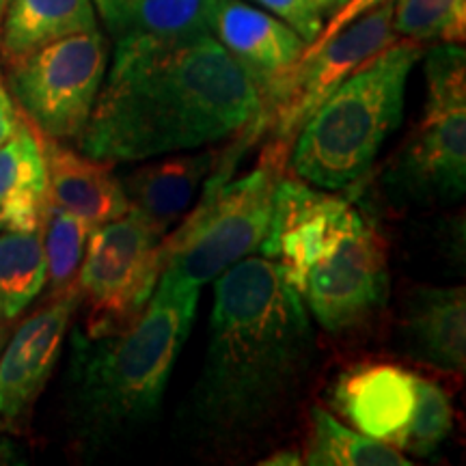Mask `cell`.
<instances>
[{
  "label": "cell",
  "mask_w": 466,
  "mask_h": 466,
  "mask_svg": "<svg viewBox=\"0 0 466 466\" xmlns=\"http://www.w3.org/2000/svg\"><path fill=\"white\" fill-rule=\"evenodd\" d=\"M425 78H428V102H425L423 119L466 108V58L462 46H434L425 56Z\"/></svg>",
  "instance_id": "d4e9b609"
},
{
  "label": "cell",
  "mask_w": 466,
  "mask_h": 466,
  "mask_svg": "<svg viewBox=\"0 0 466 466\" xmlns=\"http://www.w3.org/2000/svg\"><path fill=\"white\" fill-rule=\"evenodd\" d=\"M421 55L415 42H395L343 80L300 127L294 173L322 190L357 182L400 126L408 76Z\"/></svg>",
  "instance_id": "5b68a950"
},
{
  "label": "cell",
  "mask_w": 466,
  "mask_h": 466,
  "mask_svg": "<svg viewBox=\"0 0 466 466\" xmlns=\"http://www.w3.org/2000/svg\"><path fill=\"white\" fill-rule=\"evenodd\" d=\"M165 238L134 209L91 231L74 283L85 335H106L143 311L165 268Z\"/></svg>",
  "instance_id": "52a82bcc"
},
{
  "label": "cell",
  "mask_w": 466,
  "mask_h": 466,
  "mask_svg": "<svg viewBox=\"0 0 466 466\" xmlns=\"http://www.w3.org/2000/svg\"><path fill=\"white\" fill-rule=\"evenodd\" d=\"M7 5H9V0H0V25H3V15H5V11H7Z\"/></svg>",
  "instance_id": "1f68e13d"
},
{
  "label": "cell",
  "mask_w": 466,
  "mask_h": 466,
  "mask_svg": "<svg viewBox=\"0 0 466 466\" xmlns=\"http://www.w3.org/2000/svg\"><path fill=\"white\" fill-rule=\"evenodd\" d=\"M106 63L108 46L97 28L74 33L11 61L7 91L42 137L72 141L89 121Z\"/></svg>",
  "instance_id": "ba28073f"
},
{
  "label": "cell",
  "mask_w": 466,
  "mask_h": 466,
  "mask_svg": "<svg viewBox=\"0 0 466 466\" xmlns=\"http://www.w3.org/2000/svg\"><path fill=\"white\" fill-rule=\"evenodd\" d=\"M258 3L270 9L289 28H294L307 46L316 42L319 31L324 28L322 14L311 0H258Z\"/></svg>",
  "instance_id": "484cf974"
},
{
  "label": "cell",
  "mask_w": 466,
  "mask_h": 466,
  "mask_svg": "<svg viewBox=\"0 0 466 466\" xmlns=\"http://www.w3.org/2000/svg\"><path fill=\"white\" fill-rule=\"evenodd\" d=\"M395 175L419 199H460L466 188V108L423 119L401 151Z\"/></svg>",
  "instance_id": "4fadbf2b"
},
{
  "label": "cell",
  "mask_w": 466,
  "mask_h": 466,
  "mask_svg": "<svg viewBox=\"0 0 466 466\" xmlns=\"http://www.w3.org/2000/svg\"><path fill=\"white\" fill-rule=\"evenodd\" d=\"M417 401V376L395 365H359L335 387V404L359 432L400 447Z\"/></svg>",
  "instance_id": "7c38bea8"
},
{
  "label": "cell",
  "mask_w": 466,
  "mask_h": 466,
  "mask_svg": "<svg viewBox=\"0 0 466 466\" xmlns=\"http://www.w3.org/2000/svg\"><path fill=\"white\" fill-rule=\"evenodd\" d=\"M46 259L42 231L0 233V307L11 322L42 294Z\"/></svg>",
  "instance_id": "44dd1931"
},
{
  "label": "cell",
  "mask_w": 466,
  "mask_h": 466,
  "mask_svg": "<svg viewBox=\"0 0 466 466\" xmlns=\"http://www.w3.org/2000/svg\"><path fill=\"white\" fill-rule=\"evenodd\" d=\"M199 288L162 270L143 311L121 329L89 337L74 330L67 417L86 445H104L158 412L173 365L195 319Z\"/></svg>",
  "instance_id": "3957f363"
},
{
  "label": "cell",
  "mask_w": 466,
  "mask_h": 466,
  "mask_svg": "<svg viewBox=\"0 0 466 466\" xmlns=\"http://www.w3.org/2000/svg\"><path fill=\"white\" fill-rule=\"evenodd\" d=\"M42 145L48 167V201L83 218L91 229L124 217L130 209L124 186L110 171V162L76 154L61 141L46 137Z\"/></svg>",
  "instance_id": "5bb4252c"
},
{
  "label": "cell",
  "mask_w": 466,
  "mask_h": 466,
  "mask_svg": "<svg viewBox=\"0 0 466 466\" xmlns=\"http://www.w3.org/2000/svg\"><path fill=\"white\" fill-rule=\"evenodd\" d=\"M217 160L218 156L214 151H201L190 156H168L165 160L134 168L121 182L130 209L167 236V231L184 218L197 201L201 186L217 168Z\"/></svg>",
  "instance_id": "9a60e30c"
},
{
  "label": "cell",
  "mask_w": 466,
  "mask_h": 466,
  "mask_svg": "<svg viewBox=\"0 0 466 466\" xmlns=\"http://www.w3.org/2000/svg\"><path fill=\"white\" fill-rule=\"evenodd\" d=\"M311 3L316 5V9L324 15V14H335V11H339L348 0H311Z\"/></svg>",
  "instance_id": "f546056e"
},
{
  "label": "cell",
  "mask_w": 466,
  "mask_h": 466,
  "mask_svg": "<svg viewBox=\"0 0 466 466\" xmlns=\"http://www.w3.org/2000/svg\"><path fill=\"white\" fill-rule=\"evenodd\" d=\"M404 341L410 354L439 370L460 374L466 363L464 288H421L404 316Z\"/></svg>",
  "instance_id": "e0dca14e"
},
{
  "label": "cell",
  "mask_w": 466,
  "mask_h": 466,
  "mask_svg": "<svg viewBox=\"0 0 466 466\" xmlns=\"http://www.w3.org/2000/svg\"><path fill=\"white\" fill-rule=\"evenodd\" d=\"M302 462L299 453L294 451H279L275 456H270L268 460H264V466H299Z\"/></svg>",
  "instance_id": "f1b7e54d"
},
{
  "label": "cell",
  "mask_w": 466,
  "mask_h": 466,
  "mask_svg": "<svg viewBox=\"0 0 466 466\" xmlns=\"http://www.w3.org/2000/svg\"><path fill=\"white\" fill-rule=\"evenodd\" d=\"M3 322H7V319H5V313H3V307H0V324Z\"/></svg>",
  "instance_id": "d6a6232c"
},
{
  "label": "cell",
  "mask_w": 466,
  "mask_h": 466,
  "mask_svg": "<svg viewBox=\"0 0 466 466\" xmlns=\"http://www.w3.org/2000/svg\"><path fill=\"white\" fill-rule=\"evenodd\" d=\"M395 42L393 3H384L357 17L324 44L305 48L266 104L264 121L275 126L279 141H291L343 80Z\"/></svg>",
  "instance_id": "9c48e42d"
},
{
  "label": "cell",
  "mask_w": 466,
  "mask_h": 466,
  "mask_svg": "<svg viewBox=\"0 0 466 466\" xmlns=\"http://www.w3.org/2000/svg\"><path fill=\"white\" fill-rule=\"evenodd\" d=\"M78 309L72 288L25 319L0 350V419L17 421L35 404L61 357L67 329Z\"/></svg>",
  "instance_id": "30bf717a"
},
{
  "label": "cell",
  "mask_w": 466,
  "mask_h": 466,
  "mask_svg": "<svg viewBox=\"0 0 466 466\" xmlns=\"http://www.w3.org/2000/svg\"><path fill=\"white\" fill-rule=\"evenodd\" d=\"M7 324H9V322H3V324H0V350H3L5 341H7V333H9Z\"/></svg>",
  "instance_id": "4dcf8cb0"
},
{
  "label": "cell",
  "mask_w": 466,
  "mask_h": 466,
  "mask_svg": "<svg viewBox=\"0 0 466 466\" xmlns=\"http://www.w3.org/2000/svg\"><path fill=\"white\" fill-rule=\"evenodd\" d=\"M214 37L247 72L264 108L307 48L305 39L283 20L242 0H217Z\"/></svg>",
  "instance_id": "8fae6325"
},
{
  "label": "cell",
  "mask_w": 466,
  "mask_h": 466,
  "mask_svg": "<svg viewBox=\"0 0 466 466\" xmlns=\"http://www.w3.org/2000/svg\"><path fill=\"white\" fill-rule=\"evenodd\" d=\"M264 258L277 261L300 300L330 333L357 326L389 291L387 250L350 199L279 179Z\"/></svg>",
  "instance_id": "277c9868"
},
{
  "label": "cell",
  "mask_w": 466,
  "mask_h": 466,
  "mask_svg": "<svg viewBox=\"0 0 466 466\" xmlns=\"http://www.w3.org/2000/svg\"><path fill=\"white\" fill-rule=\"evenodd\" d=\"M453 412L451 401L442 387L417 376V401L412 410L400 450H408L415 456H430L451 432Z\"/></svg>",
  "instance_id": "cb8c5ba5"
},
{
  "label": "cell",
  "mask_w": 466,
  "mask_h": 466,
  "mask_svg": "<svg viewBox=\"0 0 466 466\" xmlns=\"http://www.w3.org/2000/svg\"><path fill=\"white\" fill-rule=\"evenodd\" d=\"M393 31L415 44H462L466 0H398L393 3Z\"/></svg>",
  "instance_id": "603a6c76"
},
{
  "label": "cell",
  "mask_w": 466,
  "mask_h": 466,
  "mask_svg": "<svg viewBox=\"0 0 466 466\" xmlns=\"http://www.w3.org/2000/svg\"><path fill=\"white\" fill-rule=\"evenodd\" d=\"M93 7L115 44L214 35L217 0H93Z\"/></svg>",
  "instance_id": "2e32d148"
},
{
  "label": "cell",
  "mask_w": 466,
  "mask_h": 466,
  "mask_svg": "<svg viewBox=\"0 0 466 466\" xmlns=\"http://www.w3.org/2000/svg\"><path fill=\"white\" fill-rule=\"evenodd\" d=\"M39 231L44 242L46 285L55 299L74 288L93 229L83 218L48 201Z\"/></svg>",
  "instance_id": "7402d4cb"
},
{
  "label": "cell",
  "mask_w": 466,
  "mask_h": 466,
  "mask_svg": "<svg viewBox=\"0 0 466 466\" xmlns=\"http://www.w3.org/2000/svg\"><path fill=\"white\" fill-rule=\"evenodd\" d=\"M20 110H17L11 93L0 83V145H5L14 137V132L20 126Z\"/></svg>",
  "instance_id": "83f0119b"
},
{
  "label": "cell",
  "mask_w": 466,
  "mask_h": 466,
  "mask_svg": "<svg viewBox=\"0 0 466 466\" xmlns=\"http://www.w3.org/2000/svg\"><path fill=\"white\" fill-rule=\"evenodd\" d=\"M270 160L242 179L209 184L199 208L171 238H165V268L201 289L266 240L279 184Z\"/></svg>",
  "instance_id": "8992f818"
},
{
  "label": "cell",
  "mask_w": 466,
  "mask_h": 466,
  "mask_svg": "<svg viewBox=\"0 0 466 466\" xmlns=\"http://www.w3.org/2000/svg\"><path fill=\"white\" fill-rule=\"evenodd\" d=\"M214 281L192 415L209 439L233 445L289 410L311 370L316 339L277 261L248 255Z\"/></svg>",
  "instance_id": "7a4b0ae2"
},
{
  "label": "cell",
  "mask_w": 466,
  "mask_h": 466,
  "mask_svg": "<svg viewBox=\"0 0 466 466\" xmlns=\"http://www.w3.org/2000/svg\"><path fill=\"white\" fill-rule=\"evenodd\" d=\"M91 28H97L93 0H9L0 25V52L11 63Z\"/></svg>",
  "instance_id": "d6986e66"
},
{
  "label": "cell",
  "mask_w": 466,
  "mask_h": 466,
  "mask_svg": "<svg viewBox=\"0 0 466 466\" xmlns=\"http://www.w3.org/2000/svg\"><path fill=\"white\" fill-rule=\"evenodd\" d=\"M384 3H395V0H348L346 5L339 11H335L333 17H330V22L326 25L322 31H319V35L316 37V42L309 44L307 48H316V46L324 44L326 39H330L333 35H337L341 31V28H346L348 25H352L354 20L360 15H365L367 11L380 7V5Z\"/></svg>",
  "instance_id": "4316f807"
},
{
  "label": "cell",
  "mask_w": 466,
  "mask_h": 466,
  "mask_svg": "<svg viewBox=\"0 0 466 466\" xmlns=\"http://www.w3.org/2000/svg\"><path fill=\"white\" fill-rule=\"evenodd\" d=\"M48 206V167L42 137L22 116L7 143L0 145V231L42 229Z\"/></svg>",
  "instance_id": "ac0fdd59"
},
{
  "label": "cell",
  "mask_w": 466,
  "mask_h": 466,
  "mask_svg": "<svg viewBox=\"0 0 466 466\" xmlns=\"http://www.w3.org/2000/svg\"><path fill=\"white\" fill-rule=\"evenodd\" d=\"M264 126L255 85L206 35L115 44L113 66L78 138L83 154L113 165L209 147Z\"/></svg>",
  "instance_id": "6da1fadb"
},
{
  "label": "cell",
  "mask_w": 466,
  "mask_h": 466,
  "mask_svg": "<svg viewBox=\"0 0 466 466\" xmlns=\"http://www.w3.org/2000/svg\"><path fill=\"white\" fill-rule=\"evenodd\" d=\"M311 441L305 464L313 466H408L410 460L389 442L376 441L341 425L330 412L313 408Z\"/></svg>",
  "instance_id": "ffe728a7"
}]
</instances>
